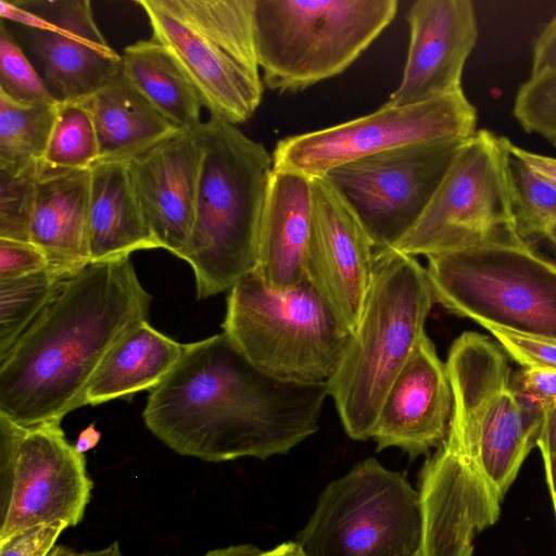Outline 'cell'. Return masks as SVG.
Segmentation results:
<instances>
[{
  "label": "cell",
  "mask_w": 556,
  "mask_h": 556,
  "mask_svg": "<svg viewBox=\"0 0 556 556\" xmlns=\"http://www.w3.org/2000/svg\"><path fill=\"white\" fill-rule=\"evenodd\" d=\"M328 383L277 379L254 366L223 332L184 344L150 391L147 428L174 452L205 462L265 460L318 430Z\"/></svg>",
  "instance_id": "obj_1"
},
{
  "label": "cell",
  "mask_w": 556,
  "mask_h": 556,
  "mask_svg": "<svg viewBox=\"0 0 556 556\" xmlns=\"http://www.w3.org/2000/svg\"><path fill=\"white\" fill-rule=\"evenodd\" d=\"M152 295L129 256L91 262L70 277L0 359V414L22 426L61 421L114 345L149 320Z\"/></svg>",
  "instance_id": "obj_2"
},
{
  "label": "cell",
  "mask_w": 556,
  "mask_h": 556,
  "mask_svg": "<svg viewBox=\"0 0 556 556\" xmlns=\"http://www.w3.org/2000/svg\"><path fill=\"white\" fill-rule=\"evenodd\" d=\"M203 162L193 229L182 255L197 298L229 291L253 270L273 154L235 124L211 116L194 127Z\"/></svg>",
  "instance_id": "obj_3"
},
{
  "label": "cell",
  "mask_w": 556,
  "mask_h": 556,
  "mask_svg": "<svg viewBox=\"0 0 556 556\" xmlns=\"http://www.w3.org/2000/svg\"><path fill=\"white\" fill-rule=\"evenodd\" d=\"M433 303L426 267L415 256L376 249L363 315L328 382V395L353 440L371 438L391 383L426 333Z\"/></svg>",
  "instance_id": "obj_4"
},
{
  "label": "cell",
  "mask_w": 556,
  "mask_h": 556,
  "mask_svg": "<svg viewBox=\"0 0 556 556\" xmlns=\"http://www.w3.org/2000/svg\"><path fill=\"white\" fill-rule=\"evenodd\" d=\"M445 364L453 409L443 441L503 502L538 445L545 414L521 395L507 354L489 337L462 333Z\"/></svg>",
  "instance_id": "obj_5"
},
{
  "label": "cell",
  "mask_w": 556,
  "mask_h": 556,
  "mask_svg": "<svg viewBox=\"0 0 556 556\" xmlns=\"http://www.w3.org/2000/svg\"><path fill=\"white\" fill-rule=\"evenodd\" d=\"M152 38L179 65L211 116L231 124L258 108L260 76L254 0H139Z\"/></svg>",
  "instance_id": "obj_6"
},
{
  "label": "cell",
  "mask_w": 556,
  "mask_h": 556,
  "mask_svg": "<svg viewBox=\"0 0 556 556\" xmlns=\"http://www.w3.org/2000/svg\"><path fill=\"white\" fill-rule=\"evenodd\" d=\"M222 328L258 369L306 384L331 380L351 337L305 278L277 290L253 271L229 290Z\"/></svg>",
  "instance_id": "obj_7"
},
{
  "label": "cell",
  "mask_w": 556,
  "mask_h": 556,
  "mask_svg": "<svg viewBox=\"0 0 556 556\" xmlns=\"http://www.w3.org/2000/svg\"><path fill=\"white\" fill-rule=\"evenodd\" d=\"M396 0H254L263 83L295 92L344 72L392 22Z\"/></svg>",
  "instance_id": "obj_8"
},
{
  "label": "cell",
  "mask_w": 556,
  "mask_h": 556,
  "mask_svg": "<svg viewBox=\"0 0 556 556\" xmlns=\"http://www.w3.org/2000/svg\"><path fill=\"white\" fill-rule=\"evenodd\" d=\"M434 302L480 326L556 340V263L517 240L427 256Z\"/></svg>",
  "instance_id": "obj_9"
},
{
  "label": "cell",
  "mask_w": 556,
  "mask_h": 556,
  "mask_svg": "<svg viewBox=\"0 0 556 556\" xmlns=\"http://www.w3.org/2000/svg\"><path fill=\"white\" fill-rule=\"evenodd\" d=\"M421 538L418 491L369 457L324 488L293 542L303 556H408Z\"/></svg>",
  "instance_id": "obj_10"
},
{
  "label": "cell",
  "mask_w": 556,
  "mask_h": 556,
  "mask_svg": "<svg viewBox=\"0 0 556 556\" xmlns=\"http://www.w3.org/2000/svg\"><path fill=\"white\" fill-rule=\"evenodd\" d=\"M508 141L488 129L467 139L417 222L391 248L427 257L517 240L507 180Z\"/></svg>",
  "instance_id": "obj_11"
},
{
  "label": "cell",
  "mask_w": 556,
  "mask_h": 556,
  "mask_svg": "<svg viewBox=\"0 0 556 556\" xmlns=\"http://www.w3.org/2000/svg\"><path fill=\"white\" fill-rule=\"evenodd\" d=\"M92 488L61 421L22 426L0 414V541L42 523L77 526Z\"/></svg>",
  "instance_id": "obj_12"
},
{
  "label": "cell",
  "mask_w": 556,
  "mask_h": 556,
  "mask_svg": "<svg viewBox=\"0 0 556 556\" xmlns=\"http://www.w3.org/2000/svg\"><path fill=\"white\" fill-rule=\"evenodd\" d=\"M477 110L463 88L430 100L381 108L331 127L286 137L273 153L274 169L324 177L352 161L418 142L467 140Z\"/></svg>",
  "instance_id": "obj_13"
},
{
  "label": "cell",
  "mask_w": 556,
  "mask_h": 556,
  "mask_svg": "<svg viewBox=\"0 0 556 556\" xmlns=\"http://www.w3.org/2000/svg\"><path fill=\"white\" fill-rule=\"evenodd\" d=\"M0 15L56 102L86 99L123 71L88 0H0Z\"/></svg>",
  "instance_id": "obj_14"
},
{
  "label": "cell",
  "mask_w": 556,
  "mask_h": 556,
  "mask_svg": "<svg viewBox=\"0 0 556 556\" xmlns=\"http://www.w3.org/2000/svg\"><path fill=\"white\" fill-rule=\"evenodd\" d=\"M465 141L403 146L338 166L326 177L352 206L376 249L390 248L417 222Z\"/></svg>",
  "instance_id": "obj_15"
},
{
  "label": "cell",
  "mask_w": 556,
  "mask_h": 556,
  "mask_svg": "<svg viewBox=\"0 0 556 556\" xmlns=\"http://www.w3.org/2000/svg\"><path fill=\"white\" fill-rule=\"evenodd\" d=\"M311 180V228L304 277L352 334L370 290L376 247L334 185L326 176Z\"/></svg>",
  "instance_id": "obj_16"
},
{
  "label": "cell",
  "mask_w": 556,
  "mask_h": 556,
  "mask_svg": "<svg viewBox=\"0 0 556 556\" xmlns=\"http://www.w3.org/2000/svg\"><path fill=\"white\" fill-rule=\"evenodd\" d=\"M409 43L399 87L386 105L420 103L462 89L479 31L469 0H418L407 12Z\"/></svg>",
  "instance_id": "obj_17"
},
{
  "label": "cell",
  "mask_w": 556,
  "mask_h": 556,
  "mask_svg": "<svg viewBox=\"0 0 556 556\" xmlns=\"http://www.w3.org/2000/svg\"><path fill=\"white\" fill-rule=\"evenodd\" d=\"M453 409L446 364L425 333L391 383L371 433L377 451L396 447L410 459L444 440Z\"/></svg>",
  "instance_id": "obj_18"
},
{
  "label": "cell",
  "mask_w": 556,
  "mask_h": 556,
  "mask_svg": "<svg viewBox=\"0 0 556 556\" xmlns=\"http://www.w3.org/2000/svg\"><path fill=\"white\" fill-rule=\"evenodd\" d=\"M203 154L201 140L191 128L127 162L159 248L179 258L193 229Z\"/></svg>",
  "instance_id": "obj_19"
},
{
  "label": "cell",
  "mask_w": 556,
  "mask_h": 556,
  "mask_svg": "<svg viewBox=\"0 0 556 556\" xmlns=\"http://www.w3.org/2000/svg\"><path fill=\"white\" fill-rule=\"evenodd\" d=\"M311 206V178L291 170L273 169L252 270L273 289H287L305 278L303 264Z\"/></svg>",
  "instance_id": "obj_20"
},
{
  "label": "cell",
  "mask_w": 556,
  "mask_h": 556,
  "mask_svg": "<svg viewBox=\"0 0 556 556\" xmlns=\"http://www.w3.org/2000/svg\"><path fill=\"white\" fill-rule=\"evenodd\" d=\"M90 169L45 170L39 165L29 241L49 266L75 275L90 263Z\"/></svg>",
  "instance_id": "obj_21"
},
{
  "label": "cell",
  "mask_w": 556,
  "mask_h": 556,
  "mask_svg": "<svg viewBox=\"0 0 556 556\" xmlns=\"http://www.w3.org/2000/svg\"><path fill=\"white\" fill-rule=\"evenodd\" d=\"M90 173V263L129 256L138 250L159 249L128 163H98Z\"/></svg>",
  "instance_id": "obj_22"
},
{
  "label": "cell",
  "mask_w": 556,
  "mask_h": 556,
  "mask_svg": "<svg viewBox=\"0 0 556 556\" xmlns=\"http://www.w3.org/2000/svg\"><path fill=\"white\" fill-rule=\"evenodd\" d=\"M85 102L98 135V163L129 162L181 130L142 94L123 71Z\"/></svg>",
  "instance_id": "obj_23"
},
{
  "label": "cell",
  "mask_w": 556,
  "mask_h": 556,
  "mask_svg": "<svg viewBox=\"0 0 556 556\" xmlns=\"http://www.w3.org/2000/svg\"><path fill=\"white\" fill-rule=\"evenodd\" d=\"M184 344L144 320L109 352L87 392L85 404L99 405L156 388L179 361Z\"/></svg>",
  "instance_id": "obj_24"
},
{
  "label": "cell",
  "mask_w": 556,
  "mask_h": 556,
  "mask_svg": "<svg viewBox=\"0 0 556 556\" xmlns=\"http://www.w3.org/2000/svg\"><path fill=\"white\" fill-rule=\"evenodd\" d=\"M123 72L142 94L177 128L191 129L201 121L202 102L179 65L152 37L124 49Z\"/></svg>",
  "instance_id": "obj_25"
},
{
  "label": "cell",
  "mask_w": 556,
  "mask_h": 556,
  "mask_svg": "<svg viewBox=\"0 0 556 556\" xmlns=\"http://www.w3.org/2000/svg\"><path fill=\"white\" fill-rule=\"evenodd\" d=\"M507 180L516 239L533 249L545 241L556 251V191L532 174L509 149Z\"/></svg>",
  "instance_id": "obj_26"
},
{
  "label": "cell",
  "mask_w": 556,
  "mask_h": 556,
  "mask_svg": "<svg viewBox=\"0 0 556 556\" xmlns=\"http://www.w3.org/2000/svg\"><path fill=\"white\" fill-rule=\"evenodd\" d=\"M72 276L49 266L27 276L0 281V359Z\"/></svg>",
  "instance_id": "obj_27"
},
{
  "label": "cell",
  "mask_w": 556,
  "mask_h": 556,
  "mask_svg": "<svg viewBox=\"0 0 556 556\" xmlns=\"http://www.w3.org/2000/svg\"><path fill=\"white\" fill-rule=\"evenodd\" d=\"M59 103L23 104L0 93V162H41Z\"/></svg>",
  "instance_id": "obj_28"
},
{
  "label": "cell",
  "mask_w": 556,
  "mask_h": 556,
  "mask_svg": "<svg viewBox=\"0 0 556 556\" xmlns=\"http://www.w3.org/2000/svg\"><path fill=\"white\" fill-rule=\"evenodd\" d=\"M99 157L98 135L85 99L59 103L40 168L54 172L91 169Z\"/></svg>",
  "instance_id": "obj_29"
},
{
  "label": "cell",
  "mask_w": 556,
  "mask_h": 556,
  "mask_svg": "<svg viewBox=\"0 0 556 556\" xmlns=\"http://www.w3.org/2000/svg\"><path fill=\"white\" fill-rule=\"evenodd\" d=\"M40 162H0V239L29 241Z\"/></svg>",
  "instance_id": "obj_30"
},
{
  "label": "cell",
  "mask_w": 556,
  "mask_h": 556,
  "mask_svg": "<svg viewBox=\"0 0 556 556\" xmlns=\"http://www.w3.org/2000/svg\"><path fill=\"white\" fill-rule=\"evenodd\" d=\"M0 93L23 104L56 102L3 20L0 23Z\"/></svg>",
  "instance_id": "obj_31"
},
{
  "label": "cell",
  "mask_w": 556,
  "mask_h": 556,
  "mask_svg": "<svg viewBox=\"0 0 556 556\" xmlns=\"http://www.w3.org/2000/svg\"><path fill=\"white\" fill-rule=\"evenodd\" d=\"M513 114L526 132L556 146V70L530 75L520 85Z\"/></svg>",
  "instance_id": "obj_32"
},
{
  "label": "cell",
  "mask_w": 556,
  "mask_h": 556,
  "mask_svg": "<svg viewBox=\"0 0 556 556\" xmlns=\"http://www.w3.org/2000/svg\"><path fill=\"white\" fill-rule=\"evenodd\" d=\"M522 368L556 370V340L496 327H484Z\"/></svg>",
  "instance_id": "obj_33"
},
{
  "label": "cell",
  "mask_w": 556,
  "mask_h": 556,
  "mask_svg": "<svg viewBox=\"0 0 556 556\" xmlns=\"http://www.w3.org/2000/svg\"><path fill=\"white\" fill-rule=\"evenodd\" d=\"M48 267L46 255L30 241L0 239V281L27 276Z\"/></svg>",
  "instance_id": "obj_34"
},
{
  "label": "cell",
  "mask_w": 556,
  "mask_h": 556,
  "mask_svg": "<svg viewBox=\"0 0 556 556\" xmlns=\"http://www.w3.org/2000/svg\"><path fill=\"white\" fill-rule=\"evenodd\" d=\"M66 528L61 521L29 528L0 541V556H49Z\"/></svg>",
  "instance_id": "obj_35"
},
{
  "label": "cell",
  "mask_w": 556,
  "mask_h": 556,
  "mask_svg": "<svg viewBox=\"0 0 556 556\" xmlns=\"http://www.w3.org/2000/svg\"><path fill=\"white\" fill-rule=\"evenodd\" d=\"M515 382L521 395L544 414L556 408V370L523 368Z\"/></svg>",
  "instance_id": "obj_36"
},
{
  "label": "cell",
  "mask_w": 556,
  "mask_h": 556,
  "mask_svg": "<svg viewBox=\"0 0 556 556\" xmlns=\"http://www.w3.org/2000/svg\"><path fill=\"white\" fill-rule=\"evenodd\" d=\"M552 70H556V13L533 42L530 75Z\"/></svg>",
  "instance_id": "obj_37"
},
{
  "label": "cell",
  "mask_w": 556,
  "mask_h": 556,
  "mask_svg": "<svg viewBox=\"0 0 556 556\" xmlns=\"http://www.w3.org/2000/svg\"><path fill=\"white\" fill-rule=\"evenodd\" d=\"M508 149L532 174L556 191V157L526 150L510 140Z\"/></svg>",
  "instance_id": "obj_38"
},
{
  "label": "cell",
  "mask_w": 556,
  "mask_h": 556,
  "mask_svg": "<svg viewBox=\"0 0 556 556\" xmlns=\"http://www.w3.org/2000/svg\"><path fill=\"white\" fill-rule=\"evenodd\" d=\"M536 447L541 453L556 456V408L544 415Z\"/></svg>",
  "instance_id": "obj_39"
},
{
  "label": "cell",
  "mask_w": 556,
  "mask_h": 556,
  "mask_svg": "<svg viewBox=\"0 0 556 556\" xmlns=\"http://www.w3.org/2000/svg\"><path fill=\"white\" fill-rule=\"evenodd\" d=\"M204 556H266V551L253 544H238L212 549Z\"/></svg>",
  "instance_id": "obj_40"
},
{
  "label": "cell",
  "mask_w": 556,
  "mask_h": 556,
  "mask_svg": "<svg viewBox=\"0 0 556 556\" xmlns=\"http://www.w3.org/2000/svg\"><path fill=\"white\" fill-rule=\"evenodd\" d=\"M101 439V432L96 429L94 424H90L78 434L74 447L78 454L85 455L86 452L94 448Z\"/></svg>",
  "instance_id": "obj_41"
},
{
  "label": "cell",
  "mask_w": 556,
  "mask_h": 556,
  "mask_svg": "<svg viewBox=\"0 0 556 556\" xmlns=\"http://www.w3.org/2000/svg\"><path fill=\"white\" fill-rule=\"evenodd\" d=\"M543 458L545 481L551 494L552 505L556 518V456L541 453Z\"/></svg>",
  "instance_id": "obj_42"
},
{
  "label": "cell",
  "mask_w": 556,
  "mask_h": 556,
  "mask_svg": "<svg viewBox=\"0 0 556 556\" xmlns=\"http://www.w3.org/2000/svg\"><path fill=\"white\" fill-rule=\"evenodd\" d=\"M266 556H303L293 541L283 542L268 551Z\"/></svg>",
  "instance_id": "obj_43"
},
{
  "label": "cell",
  "mask_w": 556,
  "mask_h": 556,
  "mask_svg": "<svg viewBox=\"0 0 556 556\" xmlns=\"http://www.w3.org/2000/svg\"><path fill=\"white\" fill-rule=\"evenodd\" d=\"M79 556H123V553L119 543L115 541L106 547L80 552Z\"/></svg>",
  "instance_id": "obj_44"
},
{
  "label": "cell",
  "mask_w": 556,
  "mask_h": 556,
  "mask_svg": "<svg viewBox=\"0 0 556 556\" xmlns=\"http://www.w3.org/2000/svg\"><path fill=\"white\" fill-rule=\"evenodd\" d=\"M49 556H79V553L65 545H55Z\"/></svg>",
  "instance_id": "obj_45"
},
{
  "label": "cell",
  "mask_w": 556,
  "mask_h": 556,
  "mask_svg": "<svg viewBox=\"0 0 556 556\" xmlns=\"http://www.w3.org/2000/svg\"><path fill=\"white\" fill-rule=\"evenodd\" d=\"M408 556H420V554L417 553V554H413V555H408Z\"/></svg>",
  "instance_id": "obj_46"
}]
</instances>
